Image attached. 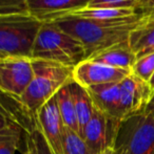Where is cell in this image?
I'll list each match as a JSON object with an SVG mask.
<instances>
[{"instance_id": "6da1fadb", "label": "cell", "mask_w": 154, "mask_h": 154, "mask_svg": "<svg viewBox=\"0 0 154 154\" xmlns=\"http://www.w3.org/2000/svg\"><path fill=\"white\" fill-rule=\"evenodd\" d=\"M54 22L84 45L87 59H89L98 51L129 40L131 32L140 24L142 19L136 14L113 20H98L69 15Z\"/></svg>"}, {"instance_id": "7a4b0ae2", "label": "cell", "mask_w": 154, "mask_h": 154, "mask_svg": "<svg viewBox=\"0 0 154 154\" xmlns=\"http://www.w3.org/2000/svg\"><path fill=\"white\" fill-rule=\"evenodd\" d=\"M32 64L33 80L17 101L33 118L44 104L55 97L60 88L72 81L74 67L44 60H32Z\"/></svg>"}, {"instance_id": "3957f363", "label": "cell", "mask_w": 154, "mask_h": 154, "mask_svg": "<svg viewBox=\"0 0 154 154\" xmlns=\"http://www.w3.org/2000/svg\"><path fill=\"white\" fill-rule=\"evenodd\" d=\"M87 59L84 45L54 21L43 22L32 51V60H44L75 67Z\"/></svg>"}, {"instance_id": "277c9868", "label": "cell", "mask_w": 154, "mask_h": 154, "mask_svg": "<svg viewBox=\"0 0 154 154\" xmlns=\"http://www.w3.org/2000/svg\"><path fill=\"white\" fill-rule=\"evenodd\" d=\"M42 22L29 14L0 16V53L4 57L32 59L36 37Z\"/></svg>"}, {"instance_id": "5b68a950", "label": "cell", "mask_w": 154, "mask_h": 154, "mask_svg": "<svg viewBox=\"0 0 154 154\" xmlns=\"http://www.w3.org/2000/svg\"><path fill=\"white\" fill-rule=\"evenodd\" d=\"M116 154H154V109H147L121 122L114 145Z\"/></svg>"}, {"instance_id": "8992f818", "label": "cell", "mask_w": 154, "mask_h": 154, "mask_svg": "<svg viewBox=\"0 0 154 154\" xmlns=\"http://www.w3.org/2000/svg\"><path fill=\"white\" fill-rule=\"evenodd\" d=\"M34 77L32 59L4 57L0 59V92L19 100Z\"/></svg>"}, {"instance_id": "52a82bcc", "label": "cell", "mask_w": 154, "mask_h": 154, "mask_svg": "<svg viewBox=\"0 0 154 154\" xmlns=\"http://www.w3.org/2000/svg\"><path fill=\"white\" fill-rule=\"evenodd\" d=\"M123 121L103 113L95 108L91 120L86 125L81 137L94 154L114 148L117 133Z\"/></svg>"}, {"instance_id": "ba28073f", "label": "cell", "mask_w": 154, "mask_h": 154, "mask_svg": "<svg viewBox=\"0 0 154 154\" xmlns=\"http://www.w3.org/2000/svg\"><path fill=\"white\" fill-rule=\"evenodd\" d=\"M119 88L123 120L145 111L154 97L149 83L140 80L132 72L119 82Z\"/></svg>"}, {"instance_id": "9c48e42d", "label": "cell", "mask_w": 154, "mask_h": 154, "mask_svg": "<svg viewBox=\"0 0 154 154\" xmlns=\"http://www.w3.org/2000/svg\"><path fill=\"white\" fill-rule=\"evenodd\" d=\"M131 75V70L115 68L91 60H84L74 67L73 80L82 87L101 85L108 83H119Z\"/></svg>"}, {"instance_id": "30bf717a", "label": "cell", "mask_w": 154, "mask_h": 154, "mask_svg": "<svg viewBox=\"0 0 154 154\" xmlns=\"http://www.w3.org/2000/svg\"><path fill=\"white\" fill-rule=\"evenodd\" d=\"M53 154H64V123L58 110L56 95L42 106L34 116Z\"/></svg>"}, {"instance_id": "8fae6325", "label": "cell", "mask_w": 154, "mask_h": 154, "mask_svg": "<svg viewBox=\"0 0 154 154\" xmlns=\"http://www.w3.org/2000/svg\"><path fill=\"white\" fill-rule=\"evenodd\" d=\"M91 0H27L28 13L40 22H51L88 6Z\"/></svg>"}, {"instance_id": "7c38bea8", "label": "cell", "mask_w": 154, "mask_h": 154, "mask_svg": "<svg viewBox=\"0 0 154 154\" xmlns=\"http://www.w3.org/2000/svg\"><path fill=\"white\" fill-rule=\"evenodd\" d=\"M95 108L108 116L123 121L120 107V88L119 83H108L87 88Z\"/></svg>"}, {"instance_id": "4fadbf2b", "label": "cell", "mask_w": 154, "mask_h": 154, "mask_svg": "<svg viewBox=\"0 0 154 154\" xmlns=\"http://www.w3.org/2000/svg\"><path fill=\"white\" fill-rule=\"evenodd\" d=\"M87 60L101 63L115 68L131 70L136 61V57L132 51L128 40L98 51Z\"/></svg>"}, {"instance_id": "5bb4252c", "label": "cell", "mask_w": 154, "mask_h": 154, "mask_svg": "<svg viewBox=\"0 0 154 154\" xmlns=\"http://www.w3.org/2000/svg\"><path fill=\"white\" fill-rule=\"evenodd\" d=\"M129 45L136 59L154 53V18L142 20L130 34Z\"/></svg>"}, {"instance_id": "9a60e30c", "label": "cell", "mask_w": 154, "mask_h": 154, "mask_svg": "<svg viewBox=\"0 0 154 154\" xmlns=\"http://www.w3.org/2000/svg\"><path fill=\"white\" fill-rule=\"evenodd\" d=\"M71 89H72L73 99H74L75 111L78 124V134L81 136L86 125L91 120L94 113L95 106L89 94L87 88L82 87L78 83L72 80L71 81Z\"/></svg>"}, {"instance_id": "2e32d148", "label": "cell", "mask_w": 154, "mask_h": 154, "mask_svg": "<svg viewBox=\"0 0 154 154\" xmlns=\"http://www.w3.org/2000/svg\"><path fill=\"white\" fill-rule=\"evenodd\" d=\"M56 101L64 126L78 133V124L74 99L71 89V81L58 90V92L56 93Z\"/></svg>"}, {"instance_id": "e0dca14e", "label": "cell", "mask_w": 154, "mask_h": 154, "mask_svg": "<svg viewBox=\"0 0 154 154\" xmlns=\"http://www.w3.org/2000/svg\"><path fill=\"white\" fill-rule=\"evenodd\" d=\"M133 8H84L72 15H76L84 18L90 19H98V20H113V19H121L127 18L134 15Z\"/></svg>"}, {"instance_id": "ac0fdd59", "label": "cell", "mask_w": 154, "mask_h": 154, "mask_svg": "<svg viewBox=\"0 0 154 154\" xmlns=\"http://www.w3.org/2000/svg\"><path fill=\"white\" fill-rule=\"evenodd\" d=\"M22 126L14 123L0 133V154H15L19 149Z\"/></svg>"}, {"instance_id": "d6986e66", "label": "cell", "mask_w": 154, "mask_h": 154, "mask_svg": "<svg viewBox=\"0 0 154 154\" xmlns=\"http://www.w3.org/2000/svg\"><path fill=\"white\" fill-rule=\"evenodd\" d=\"M64 154H94L76 131L64 128Z\"/></svg>"}, {"instance_id": "ffe728a7", "label": "cell", "mask_w": 154, "mask_h": 154, "mask_svg": "<svg viewBox=\"0 0 154 154\" xmlns=\"http://www.w3.org/2000/svg\"><path fill=\"white\" fill-rule=\"evenodd\" d=\"M131 72L140 80L149 83L154 73V53L136 59Z\"/></svg>"}, {"instance_id": "44dd1931", "label": "cell", "mask_w": 154, "mask_h": 154, "mask_svg": "<svg viewBox=\"0 0 154 154\" xmlns=\"http://www.w3.org/2000/svg\"><path fill=\"white\" fill-rule=\"evenodd\" d=\"M33 120L34 123L32 125L31 129L28 130L27 132L29 133V135L32 138L36 154H53L47 140H45L44 135H43L42 131H41L40 127H39L36 120L34 119V116H33Z\"/></svg>"}, {"instance_id": "7402d4cb", "label": "cell", "mask_w": 154, "mask_h": 154, "mask_svg": "<svg viewBox=\"0 0 154 154\" xmlns=\"http://www.w3.org/2000/svg\"><path fill=\"white\" fill-rule=\"evenodd\" d=\"M137 0H91L88 8H134Z\"/></svg>"}, {"instance_id": "603a6c76", "label": "cell", "mask_w": 154, "mask_h": 154, "mask_svg": "<svg viewBox=\"0 0 154 154\" xmlns=\"http://www.w3.org/2000/svg\"><path fill=\"white\" fill-rule=\"evenodd\" d=\"M29 14L27 0H0V16Z\"/></svg>"}, {"instance_id": "cb8c5ba5", "label": "cell", "mask_w": 154, "mask_h": 154, "mask_svg": "<svg viewBox=\"0 0 154 154\" xmlns=\"http://www.w3.org/2000/svg\"><path fill=\"white\" fill-rule=\"evenodd\" d=\"M5 100L6 95L0 92V133L14 123H19L14 114L6 108V104L4 103Z\"/></svg>"}, {"instance_id": "d4e9b609", "label": "cell", "mask_w": 154, "mask_h": 154, "mask_svg": "<svg viewBox=\"0 0 154 154\" xmlns=\"http://www.w3.org/2000/svg\"><path fill=\"white\" fill-rule=\"evenodd\" d=\"M134 13L142 20L154 18V0H137L134 6Z\"/></svg>"}, {"instance_id": "484cf974", "label": "cell", "mask_w": 154, "mask_h": 154, "mask_svg": "<svg viewBox=\"0 0 154 154\" xmlns=\"http://www.w3.org/2000/svg\"><path fill=\"white\" fill-rule=\"evenodd\" d=\"M25 143H27V148H25V151L23 152V154H36L32 138L28 132H27V140H25Z\"/></svg>"}, {"instance_id": "4316f807", "label": "cell", "mask_w": 154, "mask_h": 154, "mask_svg": "<svg viewBox=\"0 0 154 154\" xmlns=\"http://www.w3.org/2000/svg\"><path fill=\"white\" fill-rule=\"evenodd\" d=\"M100 154H116L115 152V149L114 148H109L107 150H105L103 152H101Z\"/></svg>"}, {"instance_id": "83f0119b", "label": "cell", "mask_w": 154, "mask_h": 154, "mask_svg": "<svg viewBox=\"0 0 154 154\" xmlns=\"http://www.w3.org/2000/svg\"><path fill=\"white\" fill-rule=\"evenodd\" d=\"M149 86H150L151 90L153 91V94H154V73L152 75V77H151L150 81H149Z\"/></svg>"}, {"instance_id": "f1b7e54d", "label": "cell", "mask_w": 154, "mask_h": 154, "mask_svg": "<svg viewBox=\"0 0 154 154\" xmlns=\"http://www.w3.org/2000/svg\"><path fill=\"white\" fill-rule=\"evenodd\" d=\"M148 107H149V108H151V109H154V97H153V99L151 100L150 103H149Z\"/></svg>"}, {"instance_id": "f546056e", "label": "cell", "mask_w": 154, "mask_h": 154, "mask_svg": "<svg viewBox=\"0 0 154 154\" xmlns=\"http://www.w3.org/2000/svg\"><path fill=\"white\" fill-rule=\"evenodd\" d=\"M2 58H4V56H3V55H2V54H1V53H0V59H2Z\"/></svg>"}]
</instances>
